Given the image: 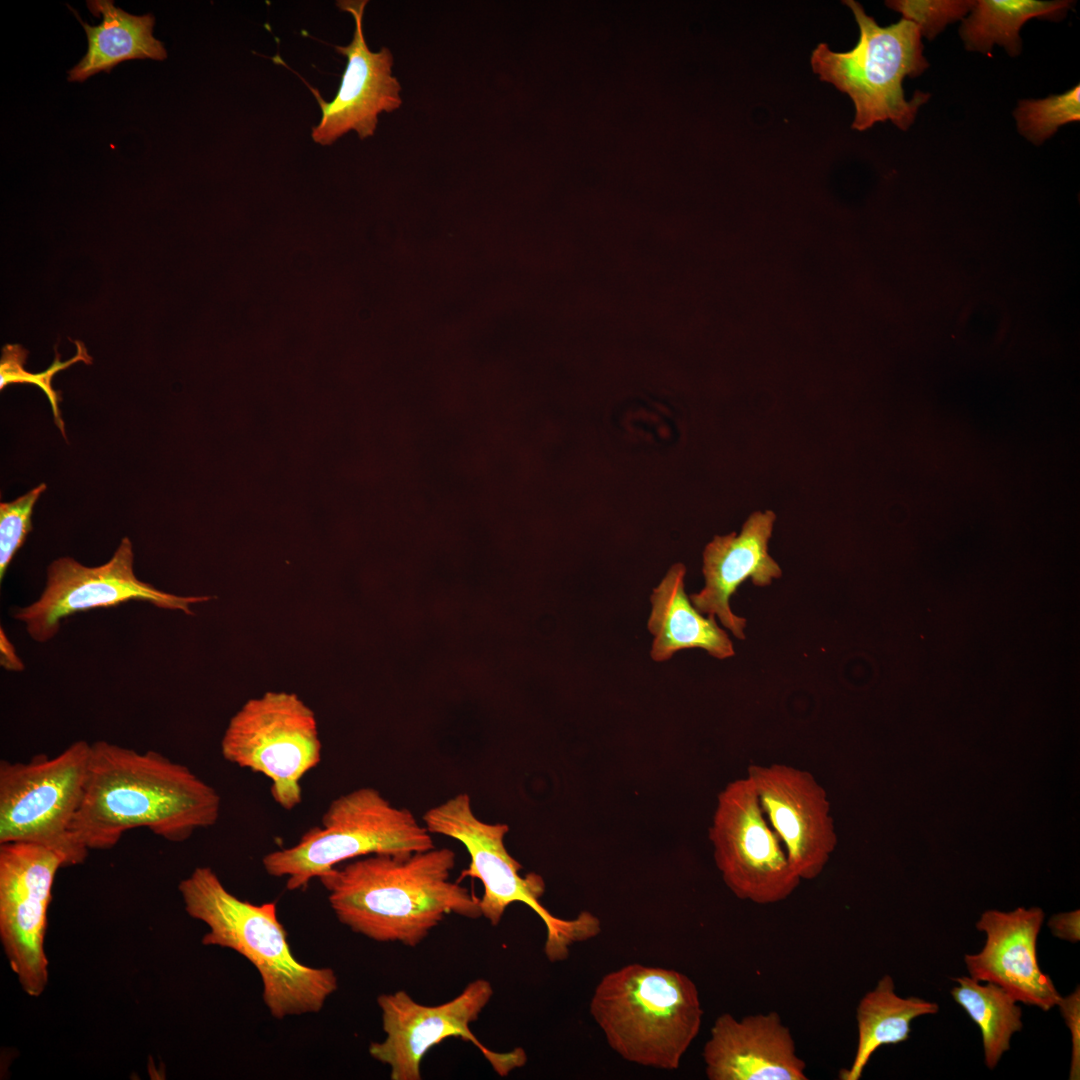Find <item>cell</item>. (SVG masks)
Segmentation results:
<instances>
[{
  "label": "cell",
  "instance_id": "obj_1",
  "mask_svg": "<svg viewBox=\"0 0 1080 1080\" xmlns=\"http://www.w3.org/2000/svg\"><path fill=\"white\" fill-rule=\"evenodd\" d=\"M220 810L218 792L187 766L153 750L99 740L91 744L73 832L88 851L111 849L141 827L179 843L215 825Z\"/></svg>",
  "mask_w": 1080,
  "mask_h": 1080
},
{
  "label": "cell",
  "instance_id": "obj_2",
  "mask_svg": "<svg viewBox=\"0 0 1080 1080\" xmlns=\"http://www.w3.org/2000/svg\"><path fill=\"white\" fill-rule=\"evenodd\" d=\"M455 863L449 848L372 854L318 879L340 923L374 941L415 947L448 914L482 917L480 898L450 880Z\"/></svg>",
  "mask_w": 1080,
  "mask_h": 1080
},
{
  "label": "cell",
  "instance_id": "obj_3",
  "mask_svg": "<svg viewBox=\"0 0 1080 1080\" xmlns=\"http://www.w3.org/2000/svg\"><path fill=\"white\" fill-rule=\"evenodd\" d=\"M178 890L187 914L209 928L201 943L231 949L256 968L263 1002L274 1018L318 1013L337 990L332 968L296 959L276 902L253 904L238 898L208 866L196 867Z\"/></svg>",
  "mask_w": 1080,
  "mask_h": 1080
},
{
  "label": "cell",
  "instance_id": "obj_4",
  "mask_svg": "<svg viewBox=\"0 0 1080 1080\" xmlns=\"http://www.w3.org/2000/svg\"><path fill=\"white\" fill-rule=\"evenodd\" d=\"M590 1013L624 1060L675 1070L698 1036L703 1009L696 984L673 969L629 964L607 973Z\"/></svg>",
  "mask_w": 1080,
  "mask_h": 1080
},
{
  "label": "cell",
  "instance_id": "obj_5",
  "mask_svg": "<svg viewBox=\"0 0 1080 1080\" xmlns=\"http://www.w3.org/2000/svg\"><path fill=\"white\" fill-rule=\"evenodd\" d=\"M843 3L854 14L859 40L846 52H834L826 43L818 44L810 57L812 70L821 81L851 98L855 106L853 129L864 131L876 122L890 120L906 131L930 97L929 93L915 91L907 100L902 87L905 77H917L929 66L920 30L904 18L882 27L859 2Z\"/></svg>",
  "mask_w": 1080,
  "mask_h": 1080
},
{
  "label": "cell",
  "instance_id": "obj_6",
  "mask_svg": "<svg viewBox=\"0 0 1080 1080\" xmlns=\"http://www.w3.org/2000/svg\"><path fill=\"white\" fill-rule=\"evenodd\" d=\"M433 848L432 834L409 809L395 807L373 787H360L332 800L320 826L295 845L266 854L262 865L268 875L286 877V888L294 891L347 860Z\"/></svg>",
  "mask_w": 1080,
  "mask_h": 1080
},
{
  "label": "cell",
  "instance_id": "obj_7",
  "mask_svg": "<svg viewBox=\"0 0 1080 1080\" xmlns=\"http://www.w3.org/2000/svg\"><path fill=\"white\" fill-rule=\"evenodd\" d=\"M423 822L431 834L450 837L465 846L470 863L461 871L458 882L466 877L481 881L482 916L493 926L499 924L510 904L528 905L545 924L544 952L551 962L566 959L572 945L600 933V920L592 913L582 911L576 918H557L540 903L544 880L535 873L520 875L522 865L508 853L504 842L509 826L480 820L467 793H459L428 809Z\"/></svg>",
  "mask_w": 1080,
  "mask_h": 1080
},
{
  "label": "cell",
  "instance_id": "obj_8",
  "mask_svg": "<svg viewBox=\"0 0 1080 1080\" xmlns=\"http://www.w3.org/2000/svg\"><path fill=\"white\" fill-rule=\"evenodd\" d=\"M91 744L78 740L50 758L0 762V844L27 842L49 847L66 867L82 864L89 851L74 836Z\"/></svg>",
  "mask_w": 1080,
  "mask_h": 1080
},
{
  "label": "cell",
  "instance_id": "obj_9",
  "mask_svg": "<svg viewBox=\"0 0 1080 1080\" xmlns=\"http://www.w3.org/2000/svg\"><path fill=\"white\" fill-rule=\"evenodd\" d=\"M220 749L226 761L268 778L272 798L285 810L302 802L301 780L322 755L314 712L286 692L248 700L230 719Z\"/></svg>",
  "mask_w": 1080,
  "mask_h": 1080
},
{
  "label": "cell",
  "instance_id": "obj_10",
  "mask_svg": "<svg viewBox=\"0 0 1080 1080\" xmlns=\"http://www.w3.org/2000/svg\"><path fill=\"white\" fill-rule=\"evenodd\" d=\"M492 995L493 988L485 979L468 983L458 996L436 1006L420 1004L403 990L381 994L377 1004L386 1037L372 1042L369 1054L389 1066L391 1080H420L421 1062L427 1052L446 1038L460 1037L479 1049L499 1076H508L526 1064L524 1049L494 1052L477 1039L470 1027Z\"/></svg>",
  "mask_w": 1080,
  "mask_h": 1080
},
{
  "label": "cell",
  "instance_id": "obj_11",
  "mask_svg": "<svg viewBox=\"0 0 1080 1080\" xmlns=\"http://www.w3.org/2000/svg\"><path fill=\"white\" fill-rule=\"evenodd\" d=\"M709 838L722 879L737 898L774 904L786 900L799 886L801 879L747 776L730 782L719 793Z\"/></svg>",
  "mask_w": 1080,
  "mask_h": 1080
},
{
  "label": "cell",
  "instance_id": "obj_12",
  "mask_svg": "<svg viewBox=\"0 0 1080 1080\" xmlns=\"http://www.w3.org/2000/svg\"><path fill=\"white\" fill-rule=\"evenodd\" d=\"M133 563V546L128 537L122 538L111 559L100 566L88 567L70 557L58 558L48 566L40 597L17 609L13 617L25 624L34 641L44 643L58 633L63 619L78 612L144 601L192 615L191 605L210 599L161 591L138 579Z\"/></svg>",
  "mask_w": 1080,
  "mask_h": 1080
},
{
  "label": "cell",
  "instance_id": "obj_13",
  "mask_svg": "<svg viewBox=\"0 0 1080 1080\" xmlns=\"http://www.w3.org/2000/svg\"><path fill=\"white\" fill-rule=\"evenodd\" d=\"M64 857L49 847L0 844V940L22 990L39 997L45 990L49 961L45 952L47 912Z\"/></svg>",
  "mask_w": 1080,
  "mask_h": 1080
},
{
  "label": "cell",
  "instance_id": "obj_14",
  "mask_svg": "<svg viewBox=\"0 0 1080 1080\" xmlns=\"http://www.w3.org/2000/svg\"><path fill=\"white\" fill-rule=\"evenodd\" d=\"M746 776L792 869L801 881L817 878L837 845L826 790L809 771L782 763L751 764Z\"/></svg>",
  "mask_w": 1080,
  "mask_h": 1080
},
{
  "label": "cell",
  "instance_id": "obj_15",
  "mask_svg": "<svg viewBox=\"0 0 1080 1080\" xmlns=\"http://www.w3.org/2000/svg\"><path fill=\"white\" fill-rule=\"evenodd\" d=\"M366 4V0L337 2L341 10L353 16L355 30L347 46H334L338 53L347 58V64L332 101L325 102L319 91L305 82L322 112L319 123L311 132L313 141L320 145H331L351 130L361 140L370 137L375 133L378 115L392 112L402 104L401 86L392 75L391 51L382 47L378 52H373L366 43L363 34Z\"/></svg>",
  "mask_w": 1080,
  "mask_h": 1080
},
{
  "label": "cell",
  "instance_id": "obj_16",
  "mask_svg": "<svg viewBox=\"0 0 1080 1080\" xmlns=\"http://www.w3.org/2000/svg\"><path fill=\"white\" fill-rule=\"evenodd\" d=\"M1043 920L1044 912L1037 907L984 912L976 928L985 933V945L979 953L964 956L970 977L998 985L1017 1002L1044 1011L1057 1006L1061 996L1037 958Z\"/></svg>",
  "mask_w": 1080,
  "mask_h": 1080
},
{
  "label": "cell",
  "instance_id": "obj_17",
  "mask_svg": "<svg viewBox=\"0 0 1080 1080\" xmlns=\"http://www.w3.org/2000/svg\"><path fill=\"white\" fill-rule=\"evenodd\" d=\"M709 1080H807L790 1029L775 1012L718 1016L702 1051Z\"/></svg>",
  "mask_w": 1080,
  "mask_h": 1080
},
{
  "label": "cell",
  "instance_id": "obj_18",
  "mask_svg": "<svg viewBox=\"0 0 1080 1080\" xmlns=\"http://www.w3.org/2000/svg\"><path fill=\"white\" fill-rule=\"evenodd\" d=\"M775 519L772 511H757L744 522L739 534L716 535L703 552L704 586L689 596L699 612L717 617L740 640L746 638L747 620L731 610V596L748 579L755 586L765 587L782 575L768 553Z\"/></svg>",
  "mask_w": 1080,
  "mask_h": 1080
},
{
  "label": "cell",
  "instance_id": "obj_19",
  "mask_svg": "<svg viewBox=\"0 0 1080 1080\" xmlns=\"http://www.w3.org/2000/svg\"><path fill=\"white\" fill-rule=\"evenodd\" d=\"M685 576L684 564L672 565L650 596L647 628L653 636L652 660L665 662L685 649H702L720 660L734 656L733 643L716 617L704 616L687 596Z\"/></svg>",
  "mask_w": 1080,
  "mask_h": 1080
},
{
  "label": "cell",
  "instance_id": "obj_20",
  "mask_svg": "<svg viewBox=\"0 0 1080 1080\" xmlns=\"http://www.w3.org/2000/svg\"><path fill=\"white\" fill-rule=\"evenodd\" d=\"M90 12L101 17V23L91 26L82 21L88 49L83 58L68 72V80L82 82L99 72H110L121 62L134 59L163 61L167 51L153 36L155 17L148 13L133 15L114 5L111 0L87 1Z\"/></svg>",
  "mask_w": 1080,
  "mask_h": 1080
},
{
  "label": "cell",
  "instance_id": "obj_21",
  "mask_svg": "<svg viewBox=\"0 0 1080 1080\" xmlns=\"http://www.w3.org/2000/svg\"><path fill=\"white\" fill-rule=\"evenodd\" d=\"M938 1010L939 1006L935 1002L915 996L897 995L893 978L884 975L858 1003V1041L855 1055L850 1067L840 1071L839 1078L859 1080L877 1049L884 1045L905 1042L909 1038L914 1019L936 1014Z\"/></svg>",
  "mask_w": 1080,
  "mask_h": 1080
},
{
  "label": "cell",
  "instance_id": "obj_22",
  "mask_svg": "<svg viewBox=\"0 0 1080 1080\" xmlns=\"http://www.w3.org/2000/svg\"><path fill=\"white\" fill-rule=\"evenodd\" d=\"M1073 1L977 0L971 13L962 19L960 36L965 48L990 55L994 44L1010 56L1021 53L1020 29L1031 18L1060 20Z\"/></svg>",
  "mask_w": 1080,
  "mask_h": 1080
},
{
  "label": "cell",
  "instance_id": "obj_23",
  "mask_svg": "<svg viewBox=\"0 0 1080 1080\" xmlns=\"http://www.w3.org/2000/svg\"><path fill=\"white\" fill-rule=\"evenodd\" d=\"M954 981L957 985L952 988L951 995L978 1025L985 1064L994 1069L1010 1049L1012 1035L1023 1027L1022 1010L1009 993L994 983L982 985L970 976Z\"/></svg>",
  "mask_w": 1080,
  "mask_h": 1080
},
{
  "label": "cell",
  "instance_id": "obj_24",
  "mask_svg": "<svg viewBox=\"0 0 1080 1080\" xmlns=\"http://www.w3.org/2000/svg\"><path fill=\"white\" fill-rule=\"evenodd\" d=\"M1080 86L1045 99H1025L1014 111L1020 134L1036 145L1054 135L1060 126L1080 119Z\"/></svg>",
  "mask_w": 1080,
  "mask_h": 1080
},
{
  "label": "cell",
  "instance_id": "obj_25",
  "mask_svg": "<svg viewBox=\"0 0 1080 1080\" xmlns=\"http://www.w3.org/2000/svg\"><path fill=\"white\" fill-rule=\"evenodd\" d=\"M46 489L42 483L11 502L0 504V579L32 530L35 503Z\"/></svg>",
  "mask_w": 1080,
  "mask_h": 1080
},
{
  "label": "cell",
  "instance_id": "obj_26",
  "mask_svg": "<svg viewBox=\"0 0 1080 1080\" xmlns=\"http://www.w3.org/2000/svg\"><path fill=\"white\" fill-rule=\"evenodd\" d=\"M886 5L916 24L921 36L934 39L944 28L971 11V0H893Z\"/></svg>",
  "mask_w": 1080,
  "mask_h": 1080
},
{
  "label": "cell",
  "instance_id": "obj_27",
  "mask_svg": "<svg viewBox=\"0 0 1080 1080\" xmlns=\"http://www.w3.org/2000/svg\"><path fill=\"white\" fill-rule=\"evenodd\" d=\"M25 357L26 352L18 346H6L5 349H3V357L1 360L0 387L1 389H3L7 384L15 382H28L38 385L45 392L52 406L55 423L65 437L64 423L58 407L59 398L57 393L51 388L50 380L55 372L66 368L71 363L77 361L79 357L81 358V356L80 354H78L69 362L64 363L55 360L54 364L47 371L40 374H30L23 370L22 364L25 360Z\"/></svg>",
  "mask_w": 1080,
  "mask_h": 1080
},
{
  "label": "cell",
  "instance_id": "obj_28",
  "mask_svg": "<svg viewBox=\"0 0 1080 1080\" xmlns=\"http://www.w3.org/2000/svg\"><path fill=\"white\" fill-rule=\"evenodd\" d=\"M1057 1006L1071 1032L1072 1054L1069 1079L1080 1078V989L1077 987L1071 994L1061 997Z\"/></svg>",
  "mask_w": 1080,
  "mask_h": 1080
},
{
  "label": "cell",
  "instance_id": "obj_29",
  "mask_svg": "<svg viewBox=\"0 0 1080 1080\" xmlns=\"http://www.w3.org/2000/svg\"><path fill=\"white\" fill-rule=\"evenodd\" d=\"M1051 933L1062 940L1076 943L1080 940L1079 910L1052 916L1048 923Z\"/></svg>",
  "mask_w": 1080,
  "mask_h": 1080
},
{
  "label": "cell",
  "instance_id": "obj_30",
  "mask_svg": "<svg viewBox=\"0 0 1080 1080\" xmlns=\"http://www.w3.org/2000/svg\"><path fill=\"white\" fill-rule=\"evenodd\" d=\"M1 664L8 670L21 671L24 669L23 662L18 657L14 646L1 629Z\"/></svg>",
  "mask_w": 1080,
  "mask_h": 1080
}]
</instances>
